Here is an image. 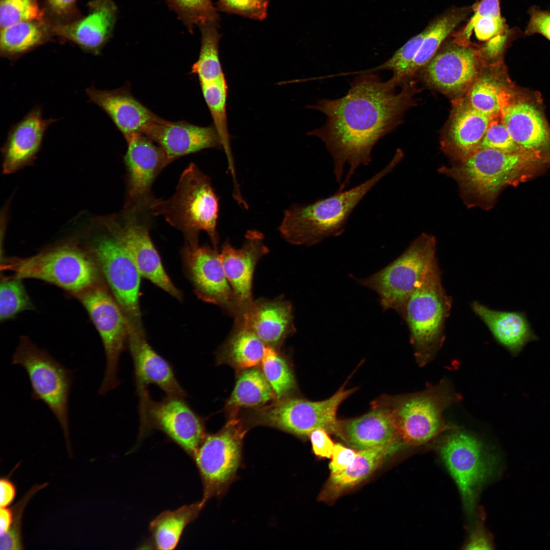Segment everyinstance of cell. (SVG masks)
I'll list each match as a JSON object with an SVG mask.
<instances>
[{
	"instance_id": "cell-52",
	"label": "cell",
	"mask_w": 550,
	"mask_h": 550,
	"mask_svg": "<svg viewBox=\"0 0 550 550\" xmlns=\"http://www.w3.org/2000/svg\"><path fill=\"white\" fill-rule=\"evenodd\" d=\"M356 454V451L341 444H335L332 460L329 464L331 475L339 474L343 471L351 463Z\"/></svg>"
},
{
	"instance_id": "cell-15",
	"label": "cell",
	"mask_w": 550,
	"mask_h": 550,
	"mask_svg": "<svg viewBox=\"0 0 550 550\" xmlns=\"http://www.w3.org/2000/svg\"><path fill=\"white\" fill-rule=\"evenodd\" d=\"M152 215L149 208H124L119 218L112 222L119 239L141 276L180 299L182 294L165 271L151 238L149 228Z\"/></svg>"
},
{
	"instance_id": "cell-50",
	"label": "cell",
	"mask_w": 550,
	"mask_h": 550,
	"mask_svg": "<svg viewBox=\"0 0 550 550\" xmlns=\"http://www.w3.org/2000/svg\"><path fill=\"white\" fill-rule=\"evenodd\" d=\"M528 13L530 19L525 34L527 35L539 34L550 41V12L532 6Z\"/></svg>"
},
{
	"instance_id": "cell-41",
	"label": "cell",
	"mask_w": 550,
	"mask_h": 550,
	"mask_svg": "<svg viewBox=\"0 0 550 550\" xmlns=\"http://www.w3.org/2000/svg\"><path fill=\"white\" fill-rule=\"evenodd\" d=\"M169 7L189 33L196 26L206 24L219 25V16L212 0H166Z\"/></svg>"
},
{
	"instance_id": "cell-13",
	"label": "cell",
	"mask_w": 550,
	"mask_h": 550,
	"mask_svg": "<svg viewBox=\"0 0 550 550\" xmlns=\"http://www.w3.org/2000/svg\"><path fill=\"white\" fill-rule=\"evenodd\" d=\"M76 297L85 307L102 341L106 367L98 394L104 395L120 383L117 378L119 360L128 344L129 322L121 307L103 283Z\"/></svg>"
},
{
	"instance_id": "cell-33",
	"label": "cell",
	"mask_w": 550,
	"mask_h": 550,
	"mask_svg": "<svg viewBox=\"0 0 550 550\" xmlns=\"http://www.w3.org/2000/svg\"><path fill=\"white\" fill-rule=\"evenodd\" d=\"M204 507L200 501L162 512L150 522V536L142 546L160 550L174 549L186 527L198 517Z\"/></svg>"
},
{
	"instance_id": "cell-22",
	"label": "cell",
	"mask_w": 550,
	"mask_h": 550,
	"mask_svg": "<svg viewBox=\"0 0 550 550\" xmlns=\"http://www.w3.org/2000/svg\"><path fill=\"white\" fill-rule=\"evenodd\" d=\"M128 345L133 361L136 393L153 384L167 396L185 398L171 365L150 345L142 326H129Z\"/></svg>"
},
{
	"instance_id": "cell-17",
	"label": "cell",
	"mask_w": 550,
	"mask_h": 550,
	"mask_svg": "<svg viewBox=\"0 0 550 550\" xmlns=\"http://www.w3.org/2000/svg\"><path fill=\"white\" fill-rule=\"evenodd\" d=\"M127 151L124 161L127 170L125 208L148 207L153 197L152 184L160 171L170 163L163 150L141 132L124 136Z\"/></svg>"
},
{
	"instance_id": "cell-8",
	"label": "cell",
	"mask_w": 550,
	"mask_h": 550,
	"mask_svg": "<svg viewBox=\"0 0 550 550\" xmlns=\"http://www.w3.org/2000/svg\"><path fill=\"white\" fill-rule=\"evenodd\" d=\"M12 363L25 370L31 386L32 398L42 401L52 412L62 428L67 448L71 453L68 400L73 371L25 336L20 338Z\"/></svg>"
},
{
	"instance_id": "cell-12",
	"label": "cell",
	"mask_w": 550,
	"mask_h": 550,
	"mask_svg": "<svg viewBox=\"0 0 550 550\" xmlns=\"http://www.w3.org/2000/svg\"><path fill=\"white\" fill-rule=\"evenodd\" d=\"M246 430L240 420H230L220 431L206 435L192 458L201 478L204 506L223 493L235 477Z\"/></svg>"
},
{
	"instance_id": "cell-11",
	"label": "cell",
	"mask_w": 550,
	"mask_h": 550,
	"mask_svg": "<svg viewBox=\"0 0 550 550\" xmlns=\"http://www.w3.org/2000/svg\"><path fill=\"white\" fill-rule=\"evenodd\" d=\"M138 395L140 439L159 430L193 458L206 434L203 420L184 398L167 396L156 401L148 390Z\"/></svg>"
},
{
	"instance_id": "cell-53",
	"label": "cell",
	"mask_w": 550,
	"mask_h": 550,
	"mask_svg": "<svg viewBox=\"0 0 550 550\" xmlns=\"http://www.w3.org/2000/svg\"><path fill=\"white\" fill-rule=\"evenodd\" d=\"M491 544L484 531L477 528L472 533L465 545V549H491Z\"/></svg>"
},
{
	"instance_id": "cell-25",
	"label": "cell",
	"mask_w": 550,
	"mask_h": 550,
	"mask_svg": "<svg viewBox=\"0 0 550 550\" xmlns=\"http://www.w3.org/2000/svg\"><path fill=\"white\" fill-rule=\"evenodd\" d=\"M336 434L358 450L396 443L403 445L387 403L374 404L372 410L362 416L339 421Z\"/></svg>"
},
{
	"instance_id": "cell-3",
	"label": "cell",
	"mask_w": 550,
	"mask_h": 550,
	"mask_svg": "<svg viewBox=\"0 0 550 550\" xmlns=\"http://www.w3.org/2000/svg\"><path fill=\"white\" fill-rule=\"evenodd\" d=\"M532 153H506L479 149L464 160L438 172L457 183L464 203L469 208H491L500 191L512 183L534 163Z\"/></svg>"
},
{
	"instance_id": "cell-9",
	"label": "cell",
	"mask_w": 550,
	"mask_h": 550,
	"mask_svg": "<svg viewBox=\"0 0 550 550\" xmlns=\"http://www.w3.org/2000/svg\"><path fill=\"white\" fill-rule=\"evenodd\" d=\"M436 246L435 237L423 233L386 267L356 281L378 294L383 310H394L402 317L408 298L437 262Z\"/></svg>"
},
{
	"instance_id": "cell-2",
	"label": "cell",
	"mask_w": 550,
	"mask_h": 550,
	"mask_svg": "<svg viewBox=\"0 0 550 550\" xmlns=\"http://www.w3.org/2000/svg\"><path fill=\"white\" fill-rule=\"evenodd\" d=\"M401 159L395 154L383 168L353 187L313 203L292 204L284 212L279 227L281 236L292 244L311 246L340 235L359 204Z\"/></svg>"
},
{
	"instance_id": "cell-29",
	"label": "cell",
	"mask_w": 550,
	"mask_h": 550,
	"mask_svg": "<svg viewBox=\"0 0 550 550\" xmlns=\"http://www.w3.org/2000/svg\"><path fill=\"white\" fill-rule=\"evenodd\" d=\"M501 106V120L523 150L535 153L550 146V132L535 106L521 101L507 103L503 96Z\"/></svg>"
},
{
	"instance_id": "cell-27",
	"label": "cell",
	"mask_w": 550,
	"mask_h": 550,
	"mask_svg": "<svg viewBox=\"0 0 550 550\" xmlns=\"http://www.w3.org/2000/svg\"><path fill=\"white\" fill-rule=\"evenodd\" d=\"M55 121L44 119L41 107L36 106L13 126L3 150L5 173L18 171L34 158L46 130Z\"/></svg>"
},
{
	"instance_id": "cell-1",
	"label": "cell",
	"mask_w": 550,
	"mask_h": 550,
	"mask_svg": "<svg viewBox=\"0 0 550 550\" xmlns=\"http://www.w3.org/2000/svg\"><path fill=\"white\" fill-rule=\"evenodd\" d=\"M400 82L393 76L383 81L366 70L343 97L309 106L326 116L325 124L308 134L320 139L329 152L338 190L347 188L360 167L370 163L376 144L400 124L412 97L408 85L396 91Z\"/></svg>"
},
{
	"instance_id": "cell-42",
	"label": "cell",
	"mask_w": 550,
	"mask_h": 550,
	"mask_svg": "<svg viewBox=\"0 0 550 550\" xmlns=\"http://www.w3.org/2000/svg\"><path fill=\"white\" fill-rule=\"evenodd\" d=\"M33 303L21 279L4 278L0 286V320L12 319L22 311L33 309Z\"/></svg>"
},
{
	"instance_id": "cell-51",
	"label": "cell",
	"mask_w": 550,
	"mask_h": 550,
	"mask_svg": "<svg viewBox=\"0 0 550 550\" xmlns=\"http://www.w3.org/2000/svg\"><path fill=\"white\" fill-rule=\"evenodd\" d=\"M328 433L325 429L318 428L312 431L309 435L313 452L316 456L331 458L335 444Z\"/></svg>"
},
{
	"instance_id": "cell-55",
	"label": "cell",
	"mask_w": 550,
	"mask_h": 550,
	"mask_svg": "<svg viewBox=\"0 0 550 550\" xmlns=\"http://www.w3.org/2000/svg\"><path fill=\"white\" fill-rule=\"evenodd\" d=\"M13 513L11 507H1L0 510V533L2 534L8 531L12 520Z\"/></svg>"
},
{
	"instance_id": "cell-5",
	"label": "cell",
	"mask_w": 550,
	"mask_h": 550,
	"mask_svg": "<svg viewBox=\"0 0 550 550\" xmlns=\"http://www.w3.org/2000/svg\"><path fill=\"white\" fill-rule=\"evenodd\" d=\"M2 269L12 277L41 280L58 286L75 297L98 284L103 278L90 253L64 244L27 258L2 261Z\"/></svg>"
},
{
	"instance_id": "cell-37",
	"label": "cell",
	"mask_w": 550,
	"mask_h": 550,
	"mask_svg": "<svg viewBox=\"0 0 550 550\" xmlns=\"http://www.w3.org/2000/svg\"><path fill=\"white\" fill-rule=\"evenodd\" d=\"M509 30L501 15L500 0H481L475 8L473 17L457 34L455 42L470 43L473 31L478 40L489 41Z\"/></svg>"
},
{
	"instance_id": "cell-6",
	"label": "cell",
	"mask_w": 550,
	"mask_h": 550,
	"mask_svg": "<svg viewBox=\"0 0 550 550\" xmlns=\"http://www.w3.org/2000/svg\"><path fill=\"white\" fill-rule=\"evenodd\" d=\"M451 306L452 299L442 286L437 262L408 298L402 316L408 326L410 342L420 366L429 362L442 347L445 322Z\"/></svg>"
},
{
	"instance_id": "cell-30",
	"label": "cell",
	"mask_w": 550,
	"mask_h": 550,
	"mask_svg": "<svg viewBox=\"0 0 550 550\" xmlns=\"http://www.w3.org/2000/svg\"><path fill=\"white\" fill-rule=\"evenodd\" d=\"M471 307L496 341L513 355L529 342L537 340L524 312L494 310L478 301H473Z\"/></svg>"
},
{
	"instance_id": "cell-44",
	"label": "cell",
	"mask_w": 550,
	"mask_h": 550,
	"mask_svg": "<svg viewBox=\"0 0 550 550\" xmlns=\"http://www.w3.org/2000/svg\"><path fill=\"white\" fill-rule=\"evenodd\" d=\"M45 18L42 0H0V28Z\"/></svg>"
},
{
	"instance_id": "cell-39",
	"label": "cell",
	"mask_w": 550,
	"mask_h": 550,
	"mask_svg": "<svg viewBox=\"0 0 550 550\" xmlns=\"http://www.w3.org/2000/svg\"><path fill=\"white\" fill-rule=\"evenodd\" d=\"M219 25L206 24L199 26L201 45L197 61L191 67V73L197 75L199 82L209 80L225 74L219 56L221 35Z\"/></svg>"
},
{
	"instance_id": "cell-14",
	"label": "cell",
	"mask_w": 550,
	"mask_h": 550,
	"mask_svg": "<svg viewBox=\"0 0 550 550\" xmlns=\"http://www.w3.org/2000/svg\"><path fill=\"white\" fill-rule=\"evenodd\" d=\"M107 229V233L95 240L90 253L129 325H142L139 305L142 276L111 222Z\"/></svg>"
},
{
	"instance_id": "cell-34",
	"label": "cell",
	"mask_w": 550,
	"mask_h": 550,
	"mask_svg": "<svg viewBox=\"0 0 550 550\" xmlns=\"http://www.w3.org/2000/svg\"><path fill=\"white\" fill-rule=\"evenodd\" d=\"M266 347L253 331L235 321L232 334L219 350L218 360L238 369L255 367L261 364Z\"/></svg>"
},
{
	"instance_id": "cell-54",
	"label": "cell",
	"mask_w": 550,
	"mask_h": 550,
	"mask_svg": "<svg viewBox=\"0 0 550 550\" xmlns=\"http://www.w3.org/2000/svg\"><path fill=\"white\" fill-rule=\"evenodd\" d=\"M1 507H6L11 504L16 496V487L8 477L0 480Z\"/></svg>"
},
{
	"instance_id": "cell-19",
	"label": "cell",
	"mask_w": 550,
	"mask_h": 550,
	"mask_svg": "<svg viewBox=\"0 0 550 550\" xmlns=\"http://www.w3.org/2000/svg\"><path fill=\"white\" fill-rule=\"evenodd\" d=\"M268 252L263 234L255 230L246 232L240 248H234L228 240L222 246L220 257L233 292L235 319L245 313L254 301L252 293L254 270L258 261Z\"/></svg>"
},
{
	"instance_id": "cell-48",
	"label": "cell",
	"mask_w": 550,
	"mask_h": 550,
	"mask_svg": "<svg viewBox=\"0 0 550 550\" xmlns=\"http://www.w3.org/2000/svg\"><path fill=\"white\" fill-rule=\"evenodd\" d=\"M268 0H217L216 9L228 14L261 21L267 14Z\"/></svg>"
},
{
	"instance_id": "cell-35",
	"label": "cell",
	"mask_w": 550,
	"mask_h": 550,
	"mask_svg": "<svg viewBox=\"0 0 550 550\" xmlns=\"http://www.w3.org/2000/svg\"><path fill=\"white\" fill-rule=\"evenodd\" d=\"M470 12V8L465 7L452 9L427 26L420 47L404 78L413 75L430 61L443 41Z\"/></svg>"
},
{
	"instance_id": "cell-16",
	"label": "cell",
	"mask_w": 550,
	"mask_h": 550,
	"mask_svg": "<svg viewBox=\"0 0 550 550\" xmlns=\"http://www.w3.org/2000/svg\"><path fill=\"white\" fill-rule=\"evenodd\" d=\"M453 429L440 446V455L460 491L465 509H473L477 493L489 476V468L480 442Z\"/></svg>"
},
{
	"instance_id": "cell-18",
	"label": "cell",
	"mask_w": 550,
	"mask_h": 550,
	"mask_svg": "<svg viewBox=\"0 0 550 550\" xmlns=\"http://www.w3.org/2000/svg\"><path fill=\"white\" fill-rule=\"evenodd\" d=\"M183 256L196 294L205 301L221 307L233 316L235 309L231 287L217 249L198 241H186Z\"/></svg>"
},
{
	"instance_id": "cell-10",
	"label": "cell",
	"mask_w": 550,
	"mask_h": 550,
	"mask_svg": "<svg viewBox=\"0 0 550 550\" xmlns=\"http://www.w3.org/2000/svg\"><path fill=\"white\" fill-rule=\"evenodd\" d=\"M355 390L342 387L329 398L320 401L289 397L276 400L255 411L252 420L256 425L276 428L300 437H308L318 428L336 434L339 421L337 419L338 407Z\"/></svg>"
},
{
	"instance_id": "cell-46",
	"label": "cell",
	"mask_w": 550,
	"mask_h": 550,
	"mask_svg": "<svg viewBox=\"0 0 550 550\" xmlns=\"http://www.w3.org/2000/svg\"><path fill=\"white\" fill-rule=\"evenodd\" d=\"M48 485V483L35 485L31 488L18 502L11 507L13 516L11 526L7 532L1 534L0 549H23L21 536V519L24 509L31 498Z\"/></svg>"
},
{
	"instance_id": "cell-43",
	"label": "cell",
	"mask_w": 550,
	"mask_h": 550,
	"mask_svg": "<svg viewBox=\"0 0 550 550\" xmlns=\"http://www.w3.org/2000/svg\"><path fill=\"white\" fill-rule=\"evenodd\" d=\"M469 91L468 103L472 108L492 118L500 114L502 94L489 76L478 77Z\"/></svg>"
},
{
	"instance_id": "cell-20",
	"label": "cell",
	"mask_w": 550,
	"mask_h": 550,
	"mask_svg": "<svg viewBox=\"0 0 550 550\" xmlns=\"http://www.w3.org/2000/svg\"><path fill=\"white\" fill-rule=\"evenodd\" d=\"M479 52L469 44H454L426 65L429 82L442 92L458 94L469 89L479 75Z\"/></svg>"
},
{
	"instance_id": "cell-47",
	"label": "cell",
	"mask_w": 550,
	"mask_h": 550,
	"mask_svg": "<svg viewBox=\"0 0 550 550\" xmlns=\"http://www.w3.org/2000/svg\"><path fill=\"white\" fill-rule=\"evenodd\" d=\"M494 118L490 121L479 149H490L506 153L525 151L513 141L502 121L495 120Z\"/></svg>"
},
{
	"instance_id": "cell-32",
	"label": "cell",
	"mask_w": 550,
	"mask_h": 550,
	"mask_svg": "<svg viewBox=\"0 0 550 550\" xmlns=\"http://www.w3.org/2000/svg\"><path fill=\"white\" fill-rule=\"evenodd\" d=\"M56 38L54 25L45 18L20 22L1 29L0 54L15 61Z\"/></svg>"
},
{
	"instance_id": "cell-21",
	"label": "cell",
	"mask_w": 550,
	"mask_h": 550,
	"mask_svg": "<svg viewBox=\"0 0 550 550\" xmlns=\"http://www.w3.org/2000/svg\"><path fill=\"white\" fill-rule=\"evenodd\" d=\"M86 16L65 24L54 25L56 37L97 55L112 36L118 15L113 0H90Z\"/></svg>"
},
{
	"instance_id": "cell-31",
	"label": "cell",
	"mask_w": 550,
	"mask_h": 550,
	"mask_svg": "<svg viewBox=\"0 0 550 550\" xmlns=\"http://www.w3.org/2000/svg\"><path fill=\"white\" fill-rule=\"evenodd\" d=\"M404 447L396 443L358 450L351 463L339 474L331 475L320 498L334 499L373 473L389 457Z\"/></svg>"
},
{
	"instance_id": "cell-36",
	"label": "cell",
	"mask_w": 550,
	"mask_h": 550,
	"mask_svg": "<svg viewBox=\"0 0 550 550\" xmlns=\"http://www.w3.org/2000/svg\"><path fill=\"white\" fill-rule=\"evenodd\" d=\"M242 371L226 403L227 409L232 414H236L241 408L258 407L276 399L262 370L252 367Z\"/></svg>"
},
{
	"instance_id": "cell-26",
	"label": "cell",
	"mask_w": 550,
	"mask_h": 550,
	"mask_svg": "<svg viewBox=\"0 0 550 550\" xmlns=\"http://www.w3.org/2000/svg\"><path fill=\"white\" fill-rule=\"evenodd\" d=\"M253 331L267 346L276 348L295 331L292 306L281 299L253 301L249 310L235 319Z\"/></svg>"
},
{
	"instance_id": "cell-23",
	"label": "cell",
	"mask_w": 550,
	"mask_h": 550,
	"mask_svg": "<svg viewBox=\"0 0 550 550\" xmlns=\"http://www.w3.org/2000/svg\"><path fill=\"white\" fill-rule=\"evenodd\" d=\"M142 133L163 150L170 162L205 149H223L213 124L202 127L183 121L172 122L161 118L146 127Z\"/></svg>"
},
{
	"instance_id": "cell-4",
	"label": "cell",
	"mask_w": 550,
	"mask_h": 550,
	"mask_svg": "<svg viewBox=\"0 0 550 550\" xmlns=\"http://www.w3.org/2000/svg\"><path fill=\"white\" fill-rule=\"evenodd\" d=\"M153 215H161L172 227L182 232L186 241H198L201 231L207 233L217 248L218 199L210 180L193 163L182 172L172 197L151 201Z\"/></svg>"
},
{
	"instance_id": "cell-49",
	"label": "cell",
	"mask_w": 550,
	"mask_h": 550,
	"mask_svg": "<svg viewBox=\"0 0 550 550\" xmlns=\"http://www.w3.org/2000/svg\"><path fill=\"white\" fill-rule=\"evenodd\" d=\"M45 18L53 25L73 22L83 15L77 0H42Z\"/></svg>"
},
{
	"instance_id": "cell-40",
	"label": "cell",
	"mask_w": 550,
	"mask_h": 550,
	"mask_svg": "<svg viewBox=\"0 0 550 550\" xmlns=\"http://www.w3.org/2000/svg\"><path fill=\"white\" fill-rule=\"evenodd\" d=\"M261 370L272 389L276 400L289 397L296 387L294 375L286 361L275 348L266 346Z\"/></svg>"
},
{
	"instance_id": "cell-28",
	"label": "cell",
	"mask_w": 550,
	"mask_h": 550,
	"mask_svg": "<svg viewBox=\"0 0 550 550\" xmlns=\"http://www.w3.org/2000/svg\"><path fill=\"white\" fill-rule=\"evenodd\" d=\"M493 118L474 109L468 102L458 105L443 143L444 150L457 163L464 160L479 149Z\"/></svg>"
},
{
	"instance_id": "cell-38",
	"label": "cell",
	"mask_w": 550,
	"mask_h": 550,
	"mask_svg": "<svg viewBox=\"0 0 550 550\" xmlns=\"http://www.w3.org/2000/svg\"><path fill=\"white\" fill-rule=\"evenodd\" d=\"M204 100L210 111L229 167L234 166L227 116L228 86L225 75L199 82Z\"/></svg>"
},
{
	"instance_id": "cell-45",
	"label": "cell",
	"mask_w": 550,
	"mask_h": 550,
	"mask_svg": "<svg viewBox=\"0 0 550 550\" xmlns=\"http://www.w3.org/2000/svg\"><path fill=\"white\" fill-rule=\"evenodd\" d=\"M425 30L408 40L393 55L382 64L367 71L390 70L393 77L402 81L422 43Z\"/></svg>"
},
{
	"instance_id": "cell-24",
	"label": "cell",
	"mask_w": 550,
	"mask_h": 550,
	"mask_svg": "<svg viewBox=\"0 0 550 550\" xmlns=\"http://www.w3.org/2000/svg\"><path fill=\"white\" fill-rule=\"evenodd\" d=\"M90 100L104 111L124 136L141 132L161 118L134 98L129 86L101 90L92 86L86 90Z\"/></svg>"
},
{
	"instance_id": "cell-7",
	"label": "cell",
	"mask_w": 550,
	"mask_h": 550,
	"mask_svg": "<svg viewBox=\"0 0 550 550\" xmlns=\"http://www.w3.org/2000/svg\"><path fill=\"white\" fill-rule=\"evenodd\" d=\"M461 399L451 384L443 379L422 391L390 399L387 404L403 445L417 447L458 428L446 422L444 413Z\"/></svg>"
}]
</instances>
